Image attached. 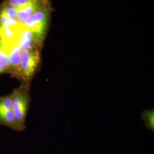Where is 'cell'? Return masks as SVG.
Segmentation results:
<instances>
[{
	"instance_id": "7a4b0ae2",
	"label": "cell",
	"mask_w": 154,
	"mask_h": 154,
	"mask_svg": "<svg viewBox=\"0 0 154 154\" xmlns=\"http://www.w3.org/2000/svg\"><path fill=\"white\" fill-rule=\"evenodd\" d=\"M30 101V85L22 83L12 92V111L18 126L23 131Z\"/></svg>"
},
{
	"instance_id": "30bf717a",
	"label": "cell",
	"mask_w": 154,
	"mask_h": 154,
	"mask_svg": "<svg viewBox=\"0 0 154 154\" xmlns=\"http://www.w3.org/2000/svg\"><path fill=\"white\" fill-rule=\"evenodd\" d=\"M32 0H4V2L8 5L14 8H19L27 4Z\"/></svg>"
},
{
	"instance_id": "3957f363",
	"label": "cell",
	"mask_w": 154,
	"mask_h": 154,
	"mask_svg": "<svg viewBox=\"0 0 154 154\" xmlns=\"http://www.w3.org/2000/svg\"><path fill=\"white\" fill-rule=\"evenodd\" d=\"M41 50L37 48L22 51L19 80L23 83L30 85L41 63Z\"/></svg>"
},
{
	"instance_id": "9c48e42d",
	"label": "cell",
	"mask_w": 154,
	"mask_h": 154,
	"mask_svg": "<svg viewBox=\"0 0 154 154\" xmlns=\"http://www.w3.org/2000/svg\"><path fill=\"white\" fill-rule=\"evenodd\" d=\"M0 61H1L4 64V65L7 67L9 71V74H11V65L8 60L5 47L4 44L1 42H0Z\"/></svg>"
},
{
	"instance_id": "6da1fadb",
	"label": "cell",
	"mask_w": 154,
	"mask_h": 154,
	"mask_svg": "<svg viewBox=\"0 0 154 154\" xmlns=\"http://www.w3.org/2000/svg\"><path fill=\"white\" fill-rule=\"evenodd\" d=\"M51 13L49 3L34 12L23 23L33 34L37 46L40 50H42L48 32Z\"/></svg>"
},
{
	"instance_id": "52a82bcc",
	"label": "cell",
	"mask_w": 154,
	"mask_h": 154,
	"mask_svg": "<svg viewBox=\"0 0 154 154\" xmlns=\"http://www.w3.org/2000/svg\"><path fill=\"white\" fill-rule=\"evenodd\" d=\"M15 43L22 51H28L36 48H38L37 46L33 34L29 29L25 28L23 25L17 35Z\"/></svg>"
},
{
	"instance_id": "8fae6325",
	"label": "cell",
	"mask_w": 154,
	"mask_h": 154,
	"mask_svg": "<svg viewBox=\"0 0 154 154\" xmlns=\"http://www.w3.org/2000/svg\"><path fill=\"white\" fill-rule=\"evenodd\" d=\"M9 74V71L4 64L0 61V74Z\"/></svg>"
},
{
	"instance_id": "277c9868",
	"label": "cell",
	"mask_w": 154,
	"mask_h": 154,
	"mask_svg": "<svg viewBox=\"0 0 154 154\" xmlns=\"http://www.w3.org/2000/svg\"><path fill=\"white\" fill-rule=\"evenodd\" d=\"M0 126L9 127L17 131H22L12 111V93L0 97Z\"/></svg>"
},
{
	"instance_id": "ba28073f",
	"label": "cell",
	"mask_w": 154,
	"mask_h": 154,
	"mask_svg": "<svg viewBox=\"0 0 154 154\" xmlns=\"http://www.w3.org/2000/svg\"><path fill=\"white\" fill-rule=\"evenodd\" d=\"M142 119L144 124L148 129L154 132V110H146L142 113Z\"/></svg>"
},
{
	"instance_id": "5b68a950",
	"label": "cell",
	"mask_w": 154,
	"mask_h": 154,
	"mask_svg": "<svg viewBox=\"0 0 154 154\" xmlns=\"http://www.w3.org/2000/svg\"><path fill=\"white\" fill-rule=\"evenodd\" d=\"M11 68V75L19 79L22 51L16 43L4 44Z\"/></svg>"
},
{
	"instance_id": "8992f818",
	"label": "cell",
	"mask_w": 154,
	"mask_h": 154,
	"mask_svg": "<svg viewBox=\"0 0 154 154\" xmlns=\"http://www.w3.org/2000/svg\"><path fill=\"white\" fill-rule=\"evenodd\" d=\"M48 4L49 0H32L25 5L16 8L17 10V19L23 24L29 17Z\"/></svg>"
}]
</instances>
